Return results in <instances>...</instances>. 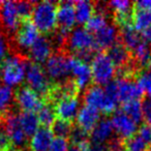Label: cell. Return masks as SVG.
I'll return each mask as SVG.
<instances>
[{
	"instance_id": "34",
	"label": "cell",
	"mask_w": 151,
	"mask_h": 151,
	"mask_svg": "<svg viewBox=\"0 0 151 151\" xmlns=\"http://www.w3.org/2000/svg\"><path fill=\"white\" fill-rule=\"evenodd\" d=\"M73 145H79L83 144V143L87 142V139H88V132H86L85 130H83L80 127H75L73 128V132H71L70 136H69Z\"/></svg>"
},
{
	"instance_id": "37",
	"label": "cell",
	"mask_w": 151,
	"mask_h": 151,
	"mask_svg": "<svg viewBox=\"0 0 151 151\" xmlns=\"http://www.w3.org/2000/svg\"><path fill=\"white\" fill-rule=\"evenodd\" d=\"M138 134L142 138V140L146 143L148 146L151 145V125L150 124H143L138 130Z\"/></svg>"
},
{
	"instance_id": "3",
	"label": "cell",
	"mask_w": 151,
	"mask_h": 151,
	"mask_svg": "<svg viewBox=\"0 0 151 151\" xmlns=\"http://www.w3.org/2000/svg\"><path fill=\"white\" fill-rule=\"evenodd\" d=\"M27 60L20 55L5 57L0 63V80L3 85L14 87L20 85L25 80Z\"/></svg>"
},
{
	"instance_id": "29",
	"label": "cell",
	"mask_w": 151,
	"mask_h": 151,
	"mask_svg": "<svg viewBox=\"0 0 151 151\" xmlns=\"http://www.w3.org/2000/svg\"><path fill=\"white\" fill-rule=\"evenodd\" d=\"M73 125L71 122L65 121L62 119H56L54 123L52 124V130L53 134L56 136L57 138H64L66 139L67 137L70 136L71 132H73Z\"/></svg>"
},
{
	"instance_id": "28",
	"label": "cell",
	"mask_w": 151,
	"mask_h": 151,
	"mask_svg": "<svg viewBox=\"0 0 151 151\" xmlns=\"http://www.w3.org/2000/svg\"><path fill=\"white\" fill-rule=\"evenodd\" d=\"M56 112H55L54 106L50 104H46L42 107V109L37 112V118L40 123L45 127H49L54 123L56 120Z\"/></svg>"
},
{
	"instance_id": "35",
	"label": "cell",
	"mask_w": 151,
	"mask_h": 151,
	"mask_svg": "<svg viewBox=\"0 0 151 151\" xmlns=\"http://www.w3.org/2000/svg\"><path fill=\"white\" fill-rule=\"evenodd\" d=\"M16 3H17L18 13H19L22 21L29 19V17L31 16L32 13V9H33L32 3L28 2V1H18Z\"/></svg>"
},
{
	"instance_id": "39",
	"label": "cell",
	"mask_w": 151,
	"mask_h": 151,
	"mask_svg": "<svg viewBox=\"0 0 151 151\" xmlns=\"http://www.w3.org/2000/svg\"><path fill=\"white\" fill-rule=\"evenodd\" d=\"M7 49H9V46H7L6 40L4 38V36L0 34V63L5 59V56L7 54Z\"/></svg>"
},
{
	"instance_id": "2",
	"label": "cell",
	"mask_w": 151,
	"mask_h": 151,
	"mask_svg": "<svg viewBox=\"0 0 151 151\" xmlns=\"http://www.w3.org/2000/svg\"><path fill=\"white\" fill-rule=\"evenodd\" d=\"M31 22L42 33L50 34L57 27V5L52 1H40L33 5Z\"/></svg>"
},
{
	"instance_id": "45",
	"label": "cell",
	"mask_w": 151,
	"mask_h": 151,
	"mask_svg": "<svg viewBox=\"0 0 151 151\" xmlns=\"http://www.w3.org/2000/svg\"><path fill=\"white\" fill-rule=\"evenodd\" d=\"M5 151H20V150H18V149H13V148H9V149H7V150H5Z\"/></svg>"
},
{
	"instance_id": "10",
	"label": "cell",
	"mask_w": 151,
	"mask_h": 151,
	"mask_svg": "<svg viewBox=\"0 0 151 151\" xmlns=\"http://www.w3.org/2000/svg\"><path fill=\"white\" fill-rule=\"evenodd\" d=\"M40 36V31L33 25L31 20H24L20 24L19 28L16 31L15 40L17 46L21 50H28L32 47V45L37 40Z\"/></svg>"
},
{
	"instance_id": "9",
	"label": "cell",
	"mask_w": 151,
	"mask_h": 151,
	"mask_svg": "<svg viewBox=\"0 0 151 151\" xmlns=\"http://www.w3.org/2000/svg\"><path fill=\"white\" fill-rule=\"evenodd\" d=\"M69 63H70V73L73 78V82L75 83L76 87L78 88V90L87 89L92 81L90 65L76 56L69 57Z\"/></svg>"
},
{
	"instance_id": "26",
	"label": "cell",
	"mask_w": 151,
	"mask_h": 151,
	"mask_svg": "<svg viewBox=\"0 0 151 151\" xmlns=\"http://www.w3.org/2000/svg\"><path fill=\"white\" fill-rule=\"evenodd\" d=\"M121 111L125 115H127L130 119L134 120L137 124L141 123L142 120L144 119V116H143V107L140 99L124 103L123 106H122Z\"/></svg>"
},
{
	"instance_id": "24",
	"label": "cell",
	"mask_w": 151,
	"mask_h": 151,
	"mask_svg": "<svg viewBox=\"0 0 151 151\" xmlns=\"http://www.w3.org/2000/svg\"><path fill=\"white\" fill-rule=\"evenodd\" d=\"M20 118V123L23 128L25 134L28 137H32L37 129L40 128V121H38L37 115L32 112H22L19 114Z\"/></svg>"
},
{
	"instance_id": "13",
	"label": "cell",
	"mask_w": 151,
	"mask_h": 151,
	"mask_svg": "<svg viewBox=\"0 0 151 151\" xmlns=\"http://www.w3.org/2000/svg\"><path fill=\"white\" fill-rule=\"evenodd\" d=\"M0 22L9 32L18 30L22 20L18 13L17 3L14 1H2L0 2Z\"/></svg>"
},
{
	"instance_id": "31",
	"label": "cell",
	"mask_w": 151,
	"mask_h": 151,
	"mask_svg": "<svg viewBox=\"0 0 151 151\" xmlns=\"http://www.w3.org/2000/svg\"><path fill=\"white\" fill-rule=\"evenodd\" d=\"M108 24V19L106 13H101V12H97L91 17V19L87 22L86 24V29L89 30L91 33H95V32L99 31L101 28H104Z\"/></svg>"
},
{
	"instance_id": "15",
	"label": "cell",
	"mask_w": 151,
	"mask_h": 151,
	"mask_svg": "<svg viewBox=\"0 0 151 151\" xmlns=\"http://www.w3.org/2000/svg\"><path fill=\"white\" fill-rule=\"evenodd\" d=\"M111 121L116 134L124 140L134 136L138 130V124L122 111H116L113 114Z\"/></svg>"
},
{
	"instance_id": "6",
	"label": "cell",
	"mask_w": 151,
	"mask_h": 151,
	"mask_svg": "<svg viewBox=\"0 0 151 151\" xmlns=\"http://www.w3.org/2000/svg\"><path fill=\"white\" fill-rule=\"evenodd\" d=\"M44 69L50 81H54L58 84L65 82L70 75L69 57L62 53H55L46 61Z\"/></svg>"
},
{
	"instance_id": "41",
	"label": "cell",
	"mask_w": 151,
	"mask_h": 151,
	"mask_svg": "<svg viewBox=\"0 0 151 151\" xmlns=\"http://www.w3.org/2000/svg\"><path fill=\"white\" fill-rule=\"evenodd\" d=\"M136 9H142L151 12V0H141L134 3Z\"/></svg>"
},
{
	"instance_id": "36",
	"label": "cell",
	"mask_w": 151,
	"mask_h": 151,
	"mask_svg": "<svg viewBox=\"0 0 151 151\" xmlns=\"http://www.w3.org/2000/svg\"><path fill=\"white\" fill-rule=\"evenodd\" d=\"M69 148L68 141L64 138H57L55 137L49 151H67Z\"/></svg>"
},
{
	"instance_id": "46",
	"label": "cell",
	"mask_w": 151,
	"mask_h": 151,
	"mask_svg": "<svg viewBox=\"0 0 151 151\" xmlns=\"http://www.w3.org/2000/svg\"><path fill=\"white\" fill-rule=\"evenodd\" d=\"M148 66H149V70H150V71H151V60H150V62H149Z\"/></svg>"
},
{
	"instance_id": "25",
	"label": "cell",
	"mask_w": 151,
	"mask_h": 151,
	"mask_svg": "<svg viewBox=\"0 0 151 151\" xmlns=\"http://www.w3.org/2000/svg\"><path fill=\"white\" fill-rule=\"evenodd\" d=\"M132 25L138 32L144 31L151 25V12L134 9L132 16Z\"/></svg>"
},
{
	"instance_id": "42",
	"label": "cell",
	"mask_w": 151,
	"mask_h": 151,
	"mask_svg": "<svg viewBox=\"0 0 151 151\" xmlns=\"http://www.w3.org/2000/svg\"><path fill=\"white\" fill-rule=\"evenodd\" d=\"M142 33H143L142 36L144 38V42H146L149 46H151V25L146 30H144Z\"/></svg>"
},
{
	"instance_id": "43",
	"label": "cell",
	"mask_w": 151,
	"mask_h": 151,
	"mask_svg": "<svg viewBox=\"0 0 151 151\" xmlns=\"http://www.w3.org/2000/svg\"><path fill=\"white\" fill-rule=\"evenodd\" d=\"M67 151H82V150H81L80 147L77 146V145H70Z\"/></svg>"
},
{
	"instance_id": "12",
	"label": "cell",
	"mask_w": 151,
	"mask_h": 151,
	"mask_svg": "<svg viewBox=\"0 0 151 151\" xmlns=\"http://www.w3.org/2000/svg\"><path fill=\"white\" fill-rule=\"evenodd\" d=\"M76 23L77 22H76L73 2H70V1L61 2L57 6V26L59 28L58 31L67 37L69 32L73 29Z\"/></svg>"
},
{
	"instance_id": "44",
	"label": "cell",
	"mask_w": 151,
	"mask_h": 151,
	"mask_svg": "<svg viewBox=\"0 0 151 151\" xmlns=\"http://www.w3.org/2000/svg\"><path fill=\"white\" fill-rule=\"evenodd\" d=\"M108 151H120V148H119V146H118V145H113V146H112V148L109 149Z\"/></svg>"
},
{
	"instance_id": "4",
	"label": "cell",
	"mask_w": 151,
	"mask_h": 151,
	"mask_svg": "<svg viewBox=\"0 0 151 151\" xmlns=\"http://www.w3.org/2000/svg\"><path fill=\"white\" fill-rule=\"evenodd\" d=\"M25 80L28 87L40 96L49 95L51 89L53 88V85L51 84V81L48 78L44 67L32 61H27Z\"/></svg>"
},
{
	"instance_id": "40",
	"label": "cell",
	"mask_w": 151,
	"mask_h": 151,
	"mask_svg": "<svg viewBox=\"0 0 151 151\" xmlns=\"http://www.w3.org/2000/svg\"><path fill=\"white\" fill-rule=\"evenodd\" d=\"M109 148L106 144H99V143L89 142L88 151H108Z\"/></svg>"
},
{
	"instance_id": "20",
	"label": "cell",
	"mask_w": 151,
	"mask_h": 151,
	"mask_svg": "<svg viewBox=\"0 0 151 151\" xmlns=\"http://www.w3.org/2000/svg\"><path fill=\"white\" fill-rule=\"evenodd\" d=\"M113 132L114 128L111 119H109V118H101V120L97 122L96 125L90 132L91 142L105 144L106 142H108L112 138Z\"/></svg>"
},
{
	"instance_id": "33",
	"label": "cell",
	"mask_w": 151,
	"mask_h": 151,
	"mask_svg": "<svg viewBox=\"0 0 151 151\" xmlns=\"http://www.w3.org/2000/svg\"><path fill=\"white\" fill-rule=\"evenodd\" d=\"M14 93L11 87L0 84V115H5V112L13 101Z\"/></svg>"
},
{
	"instance_id": "23",
	"label": "cell",
	"mask_w": 151,
	"mask_h": 151,
	"mask_svg": "<svg viewBox=\"0 0 151 151\" xmlns=\"http://www.w3.org/2000/svg\"><path fill=\"white\" fill-rule=\"evenodd\" d=\"M73 9H75L76 22L81 25H86L87 22L91 19L95 12V6L90 1H77L73 2Z\"/></svg>"
},
{
	"instance_id": "7",
	"label": "cell",
	"mask_w": 151,
	"mask_h": 151,
	"mask_svg": "<svg viewBox=\"0 0 151 151\" xmlns=\"http://www.w3.org/2000/svg\"><path fill=\"white\" fill-rule=\"evenodd\" d=\"M4 132L6 134L9 142L16 147H23L27 142V136L24 132L20 123L19 114L9 113L3 117Z\"/></svg>"
},
{
	"instance_id": "8",
	"label": "cell",
	"mask_w": 151,
	"mask_h": 151,
	"mask_svg": "<svg viewBox=\"0 0 151 151\" xmlns=\"http://www.w3.org/2000/svg\"><path fill=\"white\" fill-rule=\"evenodd\" d=\"M15 101L23 112H38L45 105L40 94L30 89L28 86L19 88L15 93Z\"/></svg>"
},
{
	"instance_id": "38",
	"label": "cell",
	"mask_w": 151,
	"mask_h": 151,
	"mask_svg": "<svg viewBox=\"0 0 151 151\" xmlns=\"http://www.w3.org/2000/svg\"><path fill=\"white\" fill-rule=\"evenodd\" d=\"M143 107V116L147 124L151 125V96H146L142 103Z\"/></svg>"
},
{
	"instance_id": "14",
	"label": "cell",
	"mask_w": 151,
	"mask_h": 151,
	"mask_svg": "<svg viewBox=\"0 0 151 151\" xmlns=\"http://www.w3.org/2000/svg\"><path fill=\"white\" fill-rule=\"evenodd\" d=\"M115 84L120 103L124 104L130 101H136L142 96V92L137 83L129 77H119L115 80Z\"/></svg>"
},
{
	"instance_id": "1",
	"label": "cell",
	"mask_w": 151,
	"mask_h": 151,
	"mask_svg": "<svg viewBox=\"0 0 151 151\" xmlns=\"http://www.w3.org/2000/svg\"><path fill=\"white\" fill-rule=\"evenodd\" d=\"M65 44L69 50L75 52L77 58L87 63L92 61L97 50L94 35L86 27L73 28L67 35Z\"/></svg>"
},
{
	"instance_id": "19",
	"label": "cell",
	"mask_w": 151,
	"mask_h": 151,
	"mask_svg": "<svg viewBox=\"0 0 151 151\" xmlns=\"http://www.w3.org/2000/svg\"><path fill=\"white\" fill-rule=\"evenodd\" d=\"M54 138L51 128L42 126L31 137L30 149L31 151H49Z\"/></svg>"
},
{
	"instance_id": "5",
	"label": "cell",
	"mask_w": 151,
	"mask_h": 151,
	"mask_svg": "<svg viewBox=\"0 0 151 151\" xmlns=\"http://www.w3.org/2000/svg\"><path fill=\"white\" fill-rule=\"evenodd\" d=\"M91 75L92 81L95 85L106 86L113 81L114 76L116 73V67L113 64L107 54L105 53H97L91 61Z\"/></svg>"
},
{
	"instance_id": "22",
	"label": "cell",
	"mask_w": 151,
	"mask_h": 151,
	"mask_svg": "<svg viewBox=\"0 0 151 151\" xmlns=\"http://www.w3.org/2000/svg\"><path fill=\"white\" fill-rule=\"evenodd\" d=\"M119 33L122 44L129 51H134L143 42L141 34L132 27V23H127L120 26Z\"/></svg>"
},
{
	"instance_id": "27",
	"label": "cell",
	"mask_w": 151,
	"mask_h": 151,
	"mask_svg": "<svg viewBox=\"0 0 151 151\" xmlns=\"http://www.w3.org/2000/svg\"><path fill=\"white\" fill-rule=\"evenodd\" d=\"M132 52V56L138 64H140L141 66H146L149 64L151 60V47L146 42L143 40Z\"/></svg>"
},
{
	"instance_id": "47",
	"label": "cell",
	"mask_w": 151,
	"mask_h": 151,
	"mask_svg": "<svg viewBox=\"0 0 151 151\" xmlns=\"http://www.w3.org/2000/svg\"><path fill=\"white\" fill-rule=\"evenodd\" d=\"M149 151H151V147H150V149H149Z\"/></svg>"
},
{
	"instance_id": "32",
	"label": "cell",
	"mask_w": 151,
	"mask_h": 151,
	"mask_svg": "<svg viewBox=\"0 0 151 151\" xmlns=\"http://www.w3.org/2000/svg\"><path fill=\"white\" fill-rule=\"evenodd\" d=\"M136 83L142 94L151 96V71L142 70L137 75Z\"/></svg>"
},
{
	"instance_id": "16",
	"label": "cell",
	"mask_w": 151,
	"mask_h": 151,
	"mask_svg": "<svg viewBox=\"0 0 151 151\" xmlns=\"http://www.w3.org/2000/svg\"><path fill=\"white\" fill-rule=\"evenodd\" d=\"M53 49L54 46L50 37L40 35L29 49V57L34 63H46V61L53 55Z\"/></svg>"
},
{
	"instance_id": "30",
	"label": "cell",
	"mask_w": 151,
	"mask_h": 151,
	"mask_svg": "<svg viewBox=\"0 0 151 151\" xmlns=\"http://www.w3.org/2000/svg\"><path fill=\"white\" fill-rule=\"evenodd\" d=\"M122 146L124 151H147L149 147L138 134L125 139Z\"/></svg>"
},
{
	"instance_id": "11",
	"label": "cell",
	"mask_w": 151,
	"mask_h": 151,
	"mask_svg": "<svg viewBox=\"0 0 151 151\" xmlns=\"http://www.w3.org/2000/svg\"><path fill=\"white\" fill-rule=\"evenodd\" d=\"M54 109L58 119L71 122L77 118L80 111V99L77 95L63 96L56 101Z\"/></svg>"
},
{
	"instance_id": "18",
	"label": "cell",
	"mask_w": 151,
	"mask_h": 151,
	"mask_svg": "<svg viewBox=\"0 0 151 151\" xmlns=\"http://www.w3.org/2000/svg\"><path fill=\"white\" fill-rule=\"evenodd\" d=\"M76 120L78 123V127L82 128L86 132H90L101 120V112L88 106H83L80 108Z\"/></svg>"
},
{
	"instance_id": "17",
	"label": "cell",
	"mask_w": 151,
	"mask_h": 151,
	"mask_svg": "<svg viewBox=\"0 0 151 151\" xmlns=\"http://www.w3.org/2000/svg\"><path fill=\"white\" fill-rule=\"evenodd\" d=\"M119 37V29L114 24L110 23H108L105 27L94 33V38L97 49H103V50H106V49L108 50L112 46L117 44V40Z\"/></svg>"
},
{
	"instance_id": "21",
	"label": "cell",
	"mask_w": 151,
	"mask_h": 151,
	"mask_svg": "<svg viewBox=\"0 0 151 151\" xmlns=\"http://www.w3.org/2000/svg\"><path fill=\"white\" fill-rule=\"evenodd\" d=\"M107 55L110 60L113 62V64L115 65L116 68L117 67L124 68V67L128 66V63L130 61V53L129 50L122 42L121 44L117 42L110 49H108Z\"/></svg>"
}]
</instances>
